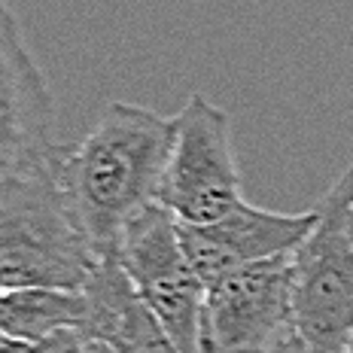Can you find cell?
Listing matches in <instances>:
<instances>
[{
    "mask_svg": "<svg viewBox=\"0 0 353 353\" xmlns=\"http://www.w3.org/2000/svg\"><path fill=\"white\" fill-rule=\"evenodd\" d=\"M171 141L174 119L113 101L83 141L64 146V186L98 259H116L128 223L159 204Z\"/></svg>",
    "mask_w": 353,
    "mask_h": 353,
    "instance_id": "1",
    "label": "cell"
},
{
    "mask_svg": "<svg viewBox=\"0 0 353 353\" xmlns=\"http://www.w3.org/2000/svg\"><path fill=\"white\" fill-rule=\"evenodd\" d=\"M64 146L0 186V290H73L92 281L98 259L61 176Z\"/></svg>",
    "mask_w": 353,
    "mask_h": 353,
    "instance_id": "2",
    "label": "cell"
},
{
    "mask_svg": "<svg viewBox=\"0 0 353 353\" xmlns=\"http://www.w3.org/2000/svg\"><path fill=\"white\" fill-rule=\"evenodd\" d=\"M353 165L323 195L317 225L296 250L292 326L311 353H344L353 335Z\"/></svg>",
    "mask_w": 353,
    "mask_h": 353,
    "instance_id": "3",
    "label": "cell"
},
{
    "mask_svg": "<svg viewBox=\"0 0 353 353\" xmlns=\"http://www.w3.org/2000/svg\"><path fill=\"white\" fill-rule=\"evenodd\" d=\"M244 201L234 161L232 122L204 94H192L174 116V141L159 186V204L176 223L204 225Z\"/></svg>",
    "mask_w": 353,
    "mask_h": 353,
    "instance_id": "4",
    "label": "cell"
},
{
    "mask_svg": "<svg viewBox=\"0 0 353 353\" xmlns=\"http://www.w3.org/2000/svg\"><path fill=\"white\" fill-rule=\"evenodd\" d=\"M116 259L128 271L150 311L176 341L180 353H208L204 350L208 286L183 250L174 213L161 204H150L141 210L125 229Z\"/></svg>",
    "mask_w": 353,
    "mask_h": 353,
    "instance_id": "5",
    "label": "cell"
},
{
    "mask_svg": "<svg viewBox=\"0 0 353 353\" xmlns=\"http://www.w3.org/2000/svg\"><path fill=\"white\" fill-rule=\"evenodd\" d=\"M296 250L234 268L208 286L204 350L259 353L292 326Z\"/></svg>",
    "mask_w": 353,
    "mask_h": 353,
    "instance_id": "6",
    "label": "cell"
},
{
    "mask_svg": "<svg viewBox=\"0 0 353 353\" xmlns=\"http://www.w3.org/2000/svg\"><path fill=\"white\" fill-rule=\"evenodd\" d=\"M52 92L37 68L12 10L0 0V186L37 165L49 150Z\"/></svg>",
    "mask_w": 353,
    "mask_h": 353,
    "instance_id": "7",
    "label": "cell"
},
{
    "mask_svg": "<svg viewBox=\"0 0 353 353\" xmlns=\"http://www.w3.org/2000/svg\"><path fill=\"white\" fill-rule=\"evenodd\" d=\"M180 225V241L204 286L216 283L234 268L292 253L317 225V210L277 213L241 201L225 216L204 225Z\"/></svg>",
    "mask_w": 353,
    "mask_h": 353,
    "instance_id": "8",
    "label": "cell"
},
{
    "mask_svg": "<svg viewBox=\"0 0 353 353\" xmlns=\"http://www.w3.org/2000/svg\"><path fill=\"white\" fill-rule=\"evenodd\" d=\"M83 332L113 353H180L161 320L141 299L119 259H104L83 290Z\"/></svg>",
    "mask_w": 353,
    "mask_h": 353,
    "instance_id": "9",
    "label": "cell"
},
{
    "mask_svg": "<svg viewBox=\"0 0 353 353\" xmlns=\"http://www.w3.org/2000/svg\"><path fill=\"white\" fill-rule=\"evenodd\" d=\"M83 292L73 290H3L0 292V329L21 344H34L58 329L83 326Z\"/></svg>",
    "mask_w": 353,
    "mask_h": 353,
    "instance_id": "10",
    "label": "cell"
},
{
    "mask_svg": "<svg viewBox=\"0 0 353 353\" xmlns=\"http://www.w3.org/2000/svg\"><path fill=\"white\" fill-rule=\"evenodd\" d=\"M12 353H88V338L79 329H58L34 344H16Z\"/></svg>",
    "mask_w": 353,
    "mask_h": 353,
    "instance_id": "11",
    "label": "cell"
},
{
    "mask_svg": "<svg viewBox=\"0 0 353 353\" xmlns=\"http://www.w3.org/2000/svg\"><path fill=\"white\" fill-rule=\"evenodd\" d=\"M259 353H311V347H307L305 338L296 332V326H290V329H283L268 347H262Z\"/></svg>",
    "mask_w": 353,
    "mask_h": 353,
    "instance_id": "12",
    "label": "cell"
},
{
    "mask_svg": "<svg viewBox=\"0 0 353 353\" xmlns=\"http://www.w3.org/2000/svg\"><path fill=\"white\" fill-rule=\"evenodd\" d=\"M16 344L19 341H12V338L6 335L3 329H0V353H12V350H16Z\"/></svg>",
    "mask_w": 353,
    "mask_h": 353,
    "instance_id": "13",
    "label": "cell"
},
{
    "mask_svg": "<svg viewBox=\"0 0 353 353\" xmlns=\"http://www.w3.org/2000/svg\"><path fill=\"white\" fill-rule=\"evenodd\" d=\"M88 353H113L107 344H98V341H88Z\"/></svg>",
    "mask_w": 353,
    "mask_h": 353,
    "instance_id": "14",
    "label": "cell"
},
{
    "mask_svg": "<svg viewBox=\"0 0 353 353\" xmlns=\"http://www.w3.org/2000/svg\"><path fill=\"white\" fill-rule=\"evenodd\" d=\"M347 229H350V238H353V208H350V216H347Z\"/></svg>",
    "mask_w": 353,
    "mask_h": 353,
    "instance_id": "15",
    "label": "cell"
},
{
    "mask_svg": "<svg viewBox=\"0 0 353 353\" xmlns=\"http://www.w3.org/2000/svg\"><path fill=\"white\" fill-rule=\"evenodd\" d=\"M344 353H353V335H350V341H347V350H344Z\"/></svg>",
    "mask_w": 353,
    "mask_h": 353,
    "instance_id": "16",
    "label": "cell"
},
{
    "mask_svg": "<svg viewBox=\"0 0 353 353\" xmlns=\"http://www.w3.org/2000/svg\"><path fill=\"white\" fill-rule=\"evenodd\" d=\"M0 292H3V290H0Z\"/></svg>",
    "mask_w": 353,
    "mask_h": 353,
    "instance_id": "17",
    "label": "cell"
}]
</instances>
